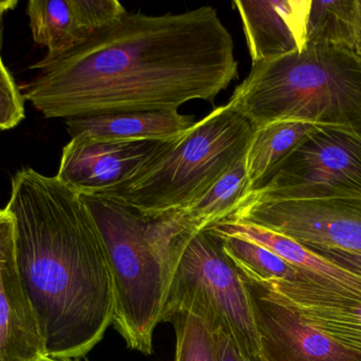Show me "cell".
Returning a JSON list of instances; mask_svg holds the SVG:
<instances>
[{"mask_svg":"<svg viewBox=\"0 0 361 361\" xmlns=\"http://www.w3.org/2000/svg\"><path fill=\"white\" fill-rule=\"evenodd\" d=\"M14 259L46 357L76 360L114 324V277L105 242L78 193L35 170L17 172L4 208Z\"/></svg>","mask_w":361,"mask_h":361,"instance_id":"cell-2","label":"cell"},{"mask_svg":"<svg viewBox=\"0 0 361 361\" xmlns=\"http://www.w3.org/2000/svg\"><path fill=\"white\" fill-rule=\"evenodd\" d=\"M44 357L37 320L15 264L12 218L6 209H0V361Z\"/></svg>","mask_w":361,"mask_h":361,"instance_id":"cell-11","label":"cell"},{"mask_svg":"<svg viewBox=\"0 0 361 361\" xmlns=\"http://www.w3.org/2000/svg\"><path fill=\"white\" fill-rule=\"evenodd\" d=\"M126 12L118 0H31L27 14L32 36L47 49L39 63L71 52Z\"/></svg>","mask_w":361,"mask_h":361,"instance_id":"cell-10","label":"cell"},{"mask_svg":"<svg viewBox=\"0 0 361 361\" xmlns=\"http://www.w3.org/2000/svg\"><path fill=\"white\" fill-rule=\"evenodd\" d=\"M107 248L116 298L114 328L127 348L152 353L162 322L179 226L169 216L147 218L116 199L82 195Z\"/></svg>","mask_w":361,"mask_h":361,"instance_id":"cell-4","label":"cell"},{"mask_svg":"<svg viewBox=\"0 0 361 361\" xmlns=\"http://www.w3.org/2000/svg\"><path fill=\"white\" fill-rule=\"evenodd\" d=\"M23 102L19 87L0 61V129H14L25 119Z\"/></svg>","mask_w":361,"mask_h":361,"instance_id":"cell-22","label":"cell"},{"mask_svg":"<svg viewBox=\"0 0 361 361\" xmlns=\"http://www.w3.org/2000/svg\"><path fill=\"white\" fill-rule=\"evenodd\" d=\"M171 140L103 141L82 136L71 138L63 148L57 179L78 194H106L126 184Z\"/></svg>","mask_w":361,"mask_h":361,"instance_id":"cell-9","label":"cell"},{"mask_svg":"<svg viewBox=\"0 0 361 361\" xmlns=\"http://www.w3.org/2000/svg\"><path fill=\"white\" fill-rule=\"evenodd\" d=\"M192 116L178 110L123 112L69 119L71 138L89 137L103 141H167L195 125Z\"/></svg>","mask_w":361,"mask_h":361,"instance_id":"cell-15","label":"cell"},{"mask_svg":"<svg viewBox=\"0 0 361 361\" xmlns=\"http://www.w3.org/2000/svg\"><path fill=\"white\" fill-rule=\"evenodd\" d=\"M39 361H80V360H56V358H50V357H44Z\"/></svg>","mask_w":361,"mask_h":361,"instance_id":"cell-26","label":"cell"},{"mask_svg":"<svg viewBox=\"0 0 361 361\" xmlns=\"http://www.w3.org/2000/svg\"><path fill=\"white\" fill-rule=\"evenodd\" d=\"M264 284V283H262ZM305 321L356 351L361 352V297L312 279L264 284Z\"/></svg>","mask_w":361,"mask_h":361,"instance_id":"cell-13","label":"cell"},{"mask_svg":"<svg viewBox=\"0 0 361 361\" xmlns=\"http://www.w3.org/2000/svg\"><path fill=\"white\" fill-rule=\"evenodd\" d=\"M255 129L228 103L214 108L146 163L130 180L99 196L158 218L190 205L245 156Z\"/></svg>","mask_w":361,"mask_h":361,"instance_id":"cell-5","label":"cell"},{"mask_svg":"<svg viewBox=\"0 0 361 361\" xmlns=\"http://www.w3.org/2000/svg\"><path fill=\"white\" fill-rule=\"evenodd\" d=\"M216 361H244L228 336L221 331L214 332Z\"/></svg>","mask_w":361,"mask_h":361,"instance_id":"cell-24","label":"cell"},{"mask_svg":"<svg viewBox=\"0 0 361 361\" xmlns=\"http://www.w3.org/2000/svg\"><path fill=\"white\" fill-rule=\"evenodd\" d=\"M238 271L250 298L265 361H361V352L305 321L271 288Z\"/></svg>","mask_w":361,"mask_h":361,"instance_id":"cell-8","label":"cell"},{"mask_svg":"<svg viewBox=\"0 0 361 361\" xmlns=\"http://www.w3.org/2000/svg\"><path fill=\"white\" fill-rule=\"evenodd\" d=\"M361 199V134L322 125L246 203Z\"/></svg>","mask_w":361,"mask_h":361,"instance_id":"cell-7","label":"cell"},{"mask_svg":"<svg viewBox=\"0 0 361 361\" xmlns=\"http://www.w3.org/2000/svg\"><path fill=\"white\" fill-rule=\"evenodd\" d=\"M18 2L15 0H0V61H1L2 18L8 11L13 10Z\"/></svg>","mask_w":361,"mask_h":361,"instance_id":"cell-25","label":"cell"},{"mask_svg":"<svg viewBox=\"0 0 361 361\" xmlns=\"http://www.w3.org/2000/svg\"><path fill=\"white\" fill-rule=\"evenodd\" d=\"M19 87L46 118L178 110L212 103L238 76L231 34L212 6L178 14L127 11Z\"/></svg>","mask_w":361,"mask_h":361,"instance_id":"cell-1","label":"cell"},{"mask_svg":"<svg viewBox=\"0 0 361 361\" xmlns=\"http://www.w3.org/2000/svg\"><path fill=\"white\" fill-rule=\"evenodd\" d=\"M228 104L255 129L296 120L361 134V55L341 45L309 42L252 64Z\"/></svg>","mask_w":361,"mask_h":361,"instance_id":"cell-3","label":"cell"},{"mask_svg":"<svg viewBox=\"0 0 361 361\" xmlns=\"http://www.w3.org/2000/svg\"><path fill=\"white\" fill-rule=\"evenodd\" d=\"M309 42L341 45L361 55L360 0H312Z\"/></svg>","mask_w":361,"mask_h":361,"instance_id":"cell-19","label":"cell"},{"mask_svg":"<svg viewBox=\"0 0 361 361\" xmlns=\"http://www.w3.org/2000/svg\"><path fill=\"white\" fill-rule=\"evenodd\" d=\"M319 126L305 121L279 120L255 129L245 154L250 195L260 190L298 144Z\"/></svg>","mask_w":361,"mask_h":361,"instance_id":"cell-17","label":"cell"},{"mask_svg":"<svg viewBox=\"0 0 361 361\" xmlns=\"http://www.w3.org/2000/svg\"><path fill=\"white\" fill-rule=\"evenodd\" d=\"M281 229L302 245L361 256V199L290 201L282 213Z\"/></svg>","mask_w":361,"mask_h":361,"instance_id":"cell-14","label":"cell"},{"mask_svg":"<svg viewBox=\"0 0 361 361\" xmlns=\"http://www.w3.org/2000/svg\"><path fill=\"white\" fill-rule=\"evenodd\" d=\"M207 229L218 235H235L259 244L302 273L361 297L360 275L322 258L290 237L257 225L235 220L216 223Z\"/></svg>","mask_w":361,"mask_h":361,"instance_id":"cell-16","label":"cell"},{"mask_svg":"<svg viewBox=\"0 0 361 361\" xmlns=\"http://www.w3.org/2000/svg\"><path fill=\"white\" fill-rule=\"evenodd\" d=\"M171 267L162 322L190 312L212 332L226 334L244 361H265L245 285L225 254L220 235L209 229L180 233Z\"/></svg>","mask_w":361,"mask_h":361,"instance_id":"cell-6","label":"cell"},{"mask_svg":"<svg viewBox=\"0 0 361 361\" xmlns=\"http://www.w3.org/2000/svg\"><path fill=\"white\" fill-rule=\"evenodd\" d=\"M176 332V361H216L214 332L195 314L180 312L169 319Z\"/></svg>","mask_w":361,"mask_h":361,"instance_id":"cell-21","label":"cell"},{"mask_svg":"<svg viewBox=\"0 0 361 361\" xmlns=\"http://www.w3.org/2000/svg\"><path fill=\"white\" fill-rule=\"evenodd\" d=\"M243 25L252 64L307 46L312 0L233 1Z\"/></svg>","mask_w":361,"mask_h":361,"instance_id":"cell-12","label":"cell"},{"mask_svg":"<svg viewBox=\"0 0 361 361\" xmlns=\"http://www.w3.org/2000/svg\"><path fill=\"white\" fill-rule=\"evenodd\" d=\"M250 195L245 156L240 159L205 194L187 207L166 214L186 232H199L231 218ZM164 216V215H163Z\"/></svg>","mask_w":361,"mask_h":361,"instance_id":"cell-18","label":"cell"},{"mask_svg":"<svg viewBox=\"0 0 361 361\" xmlns=\"http://www.w3.org/2000/svg\"><path fill=\"white\" fill-rule=\"evenodd\" d=\"M305 247L334 264L361 276V256L343 251V250L332 249V248L318 247V246H305Z\"/></svg>","mask_w":361,"mask_h":361,"instance_id":"cell-23","label":"cell"},{"mask_svg":"<svg viewBox=\"0 0 361 361\" xmlns=\"http://www.w3.org/2000/svg\"><path fill=\"white\" fill-rule=\"evenodd\" d=\"M219 235L227 256L241 273L255 281L264 284L293 283L302 281L305 278V273L259 244L235 235Z\"/></svg>","mask_w":361,"mask_h":361,"instance_id":"cell-20","label":"cell"}]
</instances>
